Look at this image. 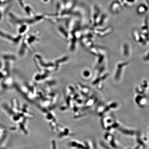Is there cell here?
Listing matches in <instances>:
<instances>
[{
    "mask_svg": "<svg viewBox=\"0 0 149 149\" xmlns=\"http://www.w3.org/2000/svg\"><path fill=\"white\" fill-rule=\"evenodd\" d=\"M127 2V3H129V4H133L136 2V0H125Z\"/></svg>",
    "mask_w": 149,
    "mask_h": 149,
    "instance_id": "obj_1",
    "label": "cell"
}]
</instances>
